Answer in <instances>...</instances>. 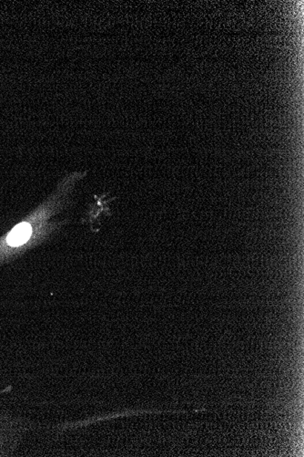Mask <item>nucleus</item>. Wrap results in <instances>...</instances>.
<instances>
[{
    "label": "nucleus",
    "instance_id": "obj_1",
    "mask_svg": "<svg viewBox=\"0 0 304 457\" xmlns=\"http://www.w3.org/2000/svg\"><path fill=\"white\" fill-rule=\"evenodd\" d=\"M30 235L31 226L27 223L19 224L8 235V245L11 247L21 246L30 240Z\"/></svg>",
    "mask_w": 304,
    "mask_h": 457
}]
</instances>
